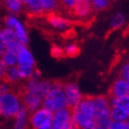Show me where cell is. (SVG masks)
<instances>
[{
    "label": "cell",
    "instance_id": "6da1fadb",
    "mask_svg": "<svg viewBox=\"0 0 129 129\" xmlns=\"http://www.w3.org/2000/svg\"><path fill=\"white\" fill-rule=\"evenodd\" d=\"M71 113L73 124L78 128L84 129L95 124V112L91 96L84 97L76 107L71 109Z\"/></svg>",
    "mask_w": 129,
    "mask_h": 129
},
{
    "label": "cell",
    "instance_id": "7a4b0ae2",
    "mask_svg": "<svg viewBox=\"0 0 129 129\" xmlns=\"http://www.w3.org/2000/svg\"><path fill=\"white\" fill-rule=\"evenodd\" d=\"M63 84L59 81H55L52 83L51 89H49L47 94L43 98V106L46 110L50 111L54 113L59 110L67 108L66 96H64Z\"/></svg>",
    "mask_w": 129,
    "mask_h": 129
},
{
    "label": "cell",
    "instance_id": "3957f363",
    "mask_svg": "<svg viewBox=\"0 0 129 129\" xmlns=\"http://www.w3.org/2000/svg\"><path fill=\"white\" fill-rule=\"evenodd\" d=\"M23 104L20 94L11 89L7 93L0 95V116L3 118L11 119L20 112Z\"/></svg>",
    "mask_w": 129,
    "mask_h": 129
},
{
    "label": "cell",
    "instance_id": "277c9868",
    "mask_svg": "<svg viewBox=\"0 0 129 129\" xmlns=\"http://www.w3.org/2000/svg\"><path fill=\"white\" fill-rule=\"evenodd\" d=\"M21 80H29L36 69V61L28 45L22 44L18 52V64Z\"/></svg>",
    "mask_w": 129,
    "mask_h": 129
},
{
    "label": "cell",
    "instance_id": "5b68a950",
    "mask_svg": "<svg viewBox=\"0 0 129 129\" xmlns=\"http://www.w3.org/2000/svg\"><path fill=\"white\" fill-rule=\"evenodd\" d=\"M4 27L8 28L14 31L16 34L17 39L19 42L23 45H28L30 43V36H29V31L24 24V22L19 19L17 15L13 14H8L5 17L3 20Z\"/></svg>",
    "mask_w": 129,
    "mask_h": 129
},
{
    "label": "cell",
    "instance_id": "8992f818",
    "mask_svg": "<svg viewBox=\"0 0 129 129\" xmlns=\"http://www.w3.org/2000/svg\"><path fill=\"white\" fill-rule=\"evenodd\" d=\"M53 113L41 107L38 110L30 113V127L31 129H40L42 127L51 125Z\"/></svg>",
    "mask_w": 129,
    "mask_h": 129
},
{
    "label": "cell",
    "instance_id": "52a82bcc",
    "mask_svg": "<svg viewBox=\"0 0 129 129\" xmlns=\"http://www.w3.org/2000/svg\"><path fill=\"white\" fill-rule=\"evenodd\" d=\"M63 89H64V96H66L67 108L73 109L83 100V94L76 82L70 81V82L64 83Z\"/></svg>",
    "mask_w": 129,
    "mask_h": 129
},
{
    "label": "cell",
    "instance_id": "ba28073f",
    "mask_svg": "<svg viewBox=\"0 0 129 129\" xmlns=\"http://www.w3.org/2000/svg\"><path fill=\"white\" fill-rule=\"evenodd\" d=\"M73 125L71 109L64 108L53 113L51 122L52 129H70Z\"/></svg>",
    "mask_w": 129,
    "mask_h": 129
},
{
    "label": "cell",
    "instance_id": "9c48e42d",
    "mask_svg": "<svg viewBox=\"0 0 129 129\" xmlns=\"http://www.w3.org/2000/svg\"><path fill=\"white\" fill-rule=\"evenodd\" d=\"M19 94H20L23 107L29 111L30 113L38 110L39 108L43 106V97L36 92L22 89V91Z\"/></svg>",
    "mask_w": 129,
    "mask_h": 129
},
{
    "label": "cell",
    "instance_id": "30bf717a",
    "mask_svg": "<svg viewBox=\"0 0 129 129\" xmlns=\"http://www.w3.org/2000/svg\"><path fill=\"white\" fill-rule=\"evenodd\" d=\"M47 21L52 28L58 31H66L72 26V21L66 17H63L56 12L47 15Z\"/></svg>",
    "mask_w": 129,
    "mask_h": 129
},
{
    "label": "cell",
    "instance_id": "8fae6325",
    "mask_svg": "<svg viewBox=\"0 0 129 129\" xmlns=\"http://www.w3.org/2000/svg\"><path fill=\"white\" fill-rule=\"evenodd\" d=\"M92 12L93 9L91 3L87 0H78L71 14L78 19H87L91 16Z\"/></svg>",
    "mask_w": 129,
    "mask_h": 129
},
{
    "label": "cell",
    "instance_id": "7c38bea8",
    "mask_svg": "<svg viewBox=\"0 0 129 129\" xmlns=\"http://www.w3.org/2000/svg\"><path fill=\"white\" fill-rule=\"evenodd\" d=\"M92 104L94 108L95 116L102 114V113L110 112L111 106L109 103V98L103 95H97V96H91Z\"/></svg>",
    "mask_w": 129,
    "mask_h": 129
},
{
    "label": "cell",
    "instance_id": "4fadbf2b",
    "mask_svg": "<svg viewBox=\"0 0 129 129\" xmlns=\"http://www.w3.org/2000/svg\"><path fill=\"white\" fill-rule=\"evenodd\" d=\"M128 91V84L124 79L121 78H116L112 84L110 89V97L113 98H122L125 97Z\"/></svg>",
    "mask_w": 129,
    "mask_h": 129
},
{
    "label": "cell",
    "instance_id": "5bb4252c",
    "mask_svg": "<svg viewBox=\"0 0 129 129\" xmlns=\"http://www.w3.org/2000/svg\"><path fill=\"white\" fill-rule=\"evenodd\" d=\"M30 127V112L22 108L14 118L13 129H29Z\"/></svg>",
    "mask_w": 129,
    "mask_h": 129
},
{
    "label": "cell",
    "instance_id": "9a60e30c",
    "mask_svg": "<svg viewBox=\"0 0 129 129\" xmlns=\"http://www.w3.org/2000/svg\"><path fill=\"white\" fill-rule=\"evenodd\" d=\"M111 118L113 121L124 123L129 120V112L122 107H111Z\"/></svg>",
    "mask_w": 129,
    "mask_h": 129
},
{
    "label": "cell",
    "instance_id": "2e32d148",
    "mask_svg": "<svg viewBox=\"0 0 129 129\" xmlns=\"http://www.w3.org/2000/svg\"><path fill=\"white\" fill-rule=\"evenodd\" d=\"M24 8L29 15L33 17L43 16L45 13L40 0H30V2L28 3L24 7Z\"/></svg>",
    "mask_w": 129,
    "mask_h": 129
},
{
    "label": "cell",
    "instance_id": "e0dca14e",
    "mask_svg": "<svg viewBox=\"0 0 129 129\" xmlns=\"http://www.w3.org/2000/svg\"><path fill=\"white\" fill-rule=\"evenodd\" d=\"M3 3L9 14L18 16L24 10V5L21 0H3Z\"/></svg>",
    "mask_w": 129,
    "mask_h": 129
},
{
    "label": "cell",
    "instance_id": "ac0fdd59",
    "mask_svg": "<svg viewBox=\"0 0 129 129\" xmlns=\"http://www.w3.org/2000/svg\"><path fill=\"white\" fill-rule=\"evenodd\" d=\"M112 122L113 120L111 118L110 112L95 116L94 124L97 129H109Z\"/></svg>",
    "mask_w": 129,
    "mask_h": 129
},
{
    "label": "cell",
    "instance_id": "d6986e66",
    "mask_svg": "<svg viewBox=\"0 0 129 129\" xmlns=\"http://www.w3.org/2000/svg\"><path fill=\"white\" fill-rule=\"evenodd\" d=\"M20 80L21 79H20V76H19V71L18 67L16 66V67H8L5 81H7L10 85H13V84H17Z\"/></svg>",
    "mask_w": 129,
    "mask_h": 129
},
{
    "label": "cell",
    "instance_id": "ffe728a7",
    "mask_svg": "<svg viewBox=\"0 0 129 129\" xmlns=\"http://www.w3.org/2000/svg\"><path fill=\"white\" fill-rule=\"evenodd\" d=\"M0 60L8 67H16L17 64H18V53L6 50V52L4 53L2 57L0 58Z\"/></svg>",
    "mask_w": 129,
    "mask_h": 129
},
{
    "label": "cell",
    "instance_id": "44dd1931",
    "mask_svg": "<svg viewBox=\"0 0 129 129\" xmlns=\"http://www.w3.org/2000/svg\"><path fill=\"white\" fill-rule=\"evenodd\" d=\"M125 23V16L121 12H118L113 15V17L111 19L110 22V28L111 30H119L122 28Z\"/></svg>",
    "mask_w": 129,
    "mask_h": 129
},
{
    "label": "cell",
    "instance_id": "7402d4cb",
    "mask_svg": "<svg viewBox=\"0 0 129 129\" xmlns=\"http://www.w3.org/2000/svg\"><path fill=\"white\" fill-rule=\"evenodd\" d=\"M44 12L47 14L54 13L60 8L59 0H40Z\"/></svg>",
    "mask_w": 129,
    "mask_h": 129
},
{
    "label": "cell",
    "instance_id": "603a6c76",
    "mask_svg": "<svg viewBox=\"0 0 129 129\" xmlns=\"http://www.w3.org/2000/svg\"><path fill=\"white\" fill-rule=\"evenodd\" d=\"M0 30H1V33H2L3 39H4V41H5L6 45L10 43L19 41L18 39H17L16 34L14 33V31L12 30L8 29V28H6V27L0 28ZM6 48H7V47H6Z\"/></svg>",
    "mask_w": 129,
    "mask_h": 129
},
{
    "label": "cell",
    "instance_id": "cb8c5ba5",
    "mask_svg": "<svg viewBox=\"0 0 129 129\" xmlns=\"http://www.w3.org/2000/svg\"><path fill=\"white\" fill-rule=\"evenodd\" d=\"M63 49H64V56H68V57L77 56L79 54V52H80V49H79L78 45L74 43H67V44L64 45V47Z\"/></svg>",
    "mask_w": 129,
    "mask_h": 129
},
{
    "label": "cell",
    "instance_id": "d4e9b609",
    "mask_svg": "<svg viewBox=\"0 0 129 129\" xmlns=\"http://www.w3.org/2000/svg\"><path fill=\"white\" fill-rule=\"evenodd\" d=\"M110 5V0H94L91 3L93 11H102Z\"/></svg>",
    "mask_w": 129,
    "mask_h": 129
},
{
    "label": "cell",
    "instance_id": "484cf974",
    "mask_svg": "<svg viewBox=\"0 0 129 129\" xmlns=\"http://www.w3.org/2000/svg\"><path fill=\"white\" fill-rule=\"evenodd\" d=\"M59 1L60 7L63 8V9H64L69 13H72L73 9L75 8L78 0H59Z\"/></svg>",
    "mask_w": 129,
    "mask_h": 129
},
{
    "label": "cell",
    "instance_id": "4316f807",
    "mask_svg": "<svg viewBox=\"0 0 129 129\" xmlns=\"http://www.w3.org/2000/svg\"><path fill=\"white\" fill-rule=\"evenodd\" d=\"M119 78H123L125 81L129 79V62L124 63L121 67L119 71Z\"/></svg>",
    "mask_w": 129,
    "mask_h": 129
},
{
    "label": "cell",
    "instance_id": "83f0119b",
    "mask_svg": "<svg viewBox=\"0 0 129 129\" xmlns=\"http://www.w3.org/2000/svg\"><path fill=\"white\" fill-rule=\"evenodd\" d=\"M51 54L55 58H62V57L64 56V49L60 46L53 45L51 48Z\"/></svg>",
    "mask_w": 129,
    "mask_h": 129
},
{
    "label": "cell",
    "instance_id": "f1b7e54d",
    "mask_svg": "<svg viewBox=\"0 0 129 129\" xmlns=\"http://www.w3.org/2000/svg\"><path fill=\"white\" fill-rule=\"evenodd\" d=\"M7 71H8V67L0 60V81L5 80Z\"/></svg>",
    "mask_w": 129,
    "mask_h": 129
},
{
    "label": "cell",
    "instance_id": "f546056e",
    "mask_svg": "<svg viewBox=\"0 0 129 129\" xmlns=\"http://www.w3.org/2000/svg\"><path fill=\"white\" fill-rule=\"evenodd\" d=\"M6 50H7V48H6L5 41H4V39H3L2 33H1V30H0V58L2 57V55L6 52Z\"/></svg>",
    "mask_w": 129,
    "mask_h": 129
},
{
    "label": "cell",
    "instance_id": "4dcf8cb0",
    "mask_svg": "<svg viewBox=\"0 0 129 129\" xmlns=\"http://www.w3.org/2000/svg\"><path fill=\"white\" fill-rule=\"evenodd\" d=\"M124 126V123H120V122H115L113 121L111 124L109 129H123Z\"/></svg>",
    "mask_w": 129,
    "mask_h": 129
},
{
    "label": "cell",
    "instance_id": "1f68e13d",
    "mask_svg": "<svg viewBox=\"0 0 129 129\" xmlns=\"http://www.w3.org/2000/svg\"><path fill=\"white\" fill-rule=\"evenodd\" d=\"M41 78H42V74H41L40 71L36 68V69H35V71L33 72V74H32L31 78H32V79H42Z\"/></svg>",
    "mask_w": 129,
    "mask_h": 129
},
{
    "label": "cell",
    "instance_id": "d6a6232c",
    "mask_svg": "<svg viewBox=\"0 0 129 129\" xmlns=\"http://www.w3.org/2000/svg\"><path fill=\"white\" fill-rule=\"evenodd\" d=\"M123 129H129V120L124 123V126H123Z\"/></svg>",
    "mask_w": 129,
    "mask_h": 129
},
{
    "label": "cell",
    "instance_id": "836d02e7",
    "mask_svg": "<svg viewBox=\"0 0 129 129\" xmlns=\"http://www.w3.org/2000/svg\"><path fill=\"white\" fill-rule=\"evenodd\" d=\"M21 1H22V3H23V5H24V7L27 5L28 3L30 2V0H21Z\"/></svg>",
    "mask_w": 129,
    "mask_h": 129
},
{
    "label": "cell",
    "instance_id": "e575fe53",
    "mask_svg": "<svg viewBox=\"0 0 129 129\" xmlns=\"http://www.w3.org/2000/svg\"><path fill=\"white\" fill-rule=\"evenodd\" d=\"M84 129H97L96 126H95V124H93V125H90V126L87 127V128H84Z\"/></svg>",
    "mask_w": 129,
    "mask_h": 129
},
{
    "label": "cell",
    "instance_id": "d590c367",
    "mask_svg": "<svg viewBox=\"0 0 129 129\" xmlns=\"http://www.w3.org/2000/svg\"><path fill=\"white\" fill-rule=\"evenodd\" d=\"M40 129H52V126L51 125H47V126H44V127H42Z\"/></svg>",
    "mask_w": 129,
    "mask_h": 129
},
{
    "label": "cell",
    "instance_id": "8d00e7d4",
    "mask_svg": "<svg viewBox=\"0 0 129 129\" xmlns=\"http://www.w3.org/2000/svg\"><path fill=\"white\" fill-rule=\"evenodd\" d=\"M70 129H80V128H78V127L75 126V125H73V126L70 127Z\"/></svg>",
    "mask_w": 129,
    "mask_h": 129
},
{
    "label": "cell",
    "instance_id": "74e56055",
    "mask_svg": "<svg viewBox=\"0 0 129 129\" xmlns=\"http://www.w3.org/2000/svg\"><path fill=\"white\" fill-rule=\"evenodd\" d=\"M126 96L129 98V86H128V91H127V95H126Z\"/></svg>",
    "mask_w": 129,
    "mask_h": 129
},
{
    "label": "cell",
    "instance_id": "f35d334b",
    "mask_svg": "<svg viewBox=\"0 0 129 129\" xmlns=\"http://www.w3.org/2000/svg\"><path fill=\"white\" fill-rule=\"evenodd\" d=\"M87 1H89V3H92L93 1H94V0H87Z\"/></svg>",
    "mask_w": 129,
    "mask_h": 129
}]
</instances>
